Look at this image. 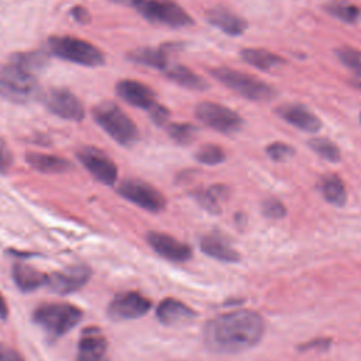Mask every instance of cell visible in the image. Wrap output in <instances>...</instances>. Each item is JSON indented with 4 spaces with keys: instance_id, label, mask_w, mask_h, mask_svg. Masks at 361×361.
Instances as JSON below:
<instances>
[{
    "instance_id": "ac0fdd59",
    "label": "cell",
    "mask_w": 361,
    "mask_h": 361,
    "mask_svg": "<svg viewBox=\"0 0 361 361\" xmlns=\"http://www.w3.org/2000/svg\"><path fill=\"white\" fill-rule=\"evenodd\" d=\"M176 44H165L161 47L137 48L128 54V59L134 63L165 71L169 65V54L175 51Z\"/></svg>"
},
{
    "instance_id": "f35d334b",
    "label": "cell",
    "mask_w": 361,
    "mask_h": 361,
    "mask_svg": "<svg viewBox=\"0 0 361 361\" xmlns=\"http://www.w3.org/2000/svg\"><path fill=\"white\" fill-rule=\"evenodd\" d=\"M331 344V340L330 338H314L312 341H307L305 344H300L298 348L300 351H307V350H312V348H320V350H326L329 348V345Z\"/></svg>"
},
{
    "instance_id": "d6a6232c",
    "label": "cell",
    "mask_w": 361,
    "mask_h": 361,
    "mask_svg": "<svg viewBox=\"0 0 361 361\" xmlns=\"http://www.w3.org/2000/svg\"><path fill=\"white\" fill-rule=\"evenodd\" d=\"M336 55L343 65H345L348 69H351L357 75H361V51L360 49L344 45L336 49Z\"/></svg>"
},
{
    "instance_id": "e0dca14e",
    "label": "cell",
    "mask_w": 361,
    "mask_h": 361,
    "mask_svg": "<svg viewBox=\"0 0 361 361\" xmlns=\"http://www.w3.org/2000/svg\"><path fill=\"white\" fill-rule=\"evenodd\" d=\"M76 361H109L107 341L96 327L83 331L78 344Z\"/></svg>"
},
{
    "instance_id": "4fadbf2b",
    "label": "cell",
    "mask_w": 361,
    "mask_h": 361,
    "mask_svg": "<svg viewBox=\"0 0 361 361\" xmlns=\"http://www.w3.org/2000/svg\"><path fill=\"white\" fill-rule=\"evenodd\" d=\"M90 278V269L85 265H72L65 269L47 275V283L51 290L66 295L79 290Z\"/></svg>"
},
{
    "instance_id": "ffe728a7",
    "label": "cell",
    "mask_w": 361,
    "mask_h": 361,
    "mask_svg": "<svg viewBox=\"0 0 361 361\" xmlns=\"http://www.w3.org/2000/svg\"><path fill=\"white\" fill-rule=\"evenodd\" d=\"M206 20L228 35H241L248 27L247 21L243 17L221 6H216L207 10Z\"/></svg>"
},
{
    "instance_id": "1f68e13d",
    "label": "cell",
    "mask_w": 361,
    "mask_h": 361,
    "mask_svg": "<svg viewBox=\"0 0 361 361\" xmlns=\"http://www.w3.org/2000/svg\"><path fill=\"white\" fill-rule=\"evenodd\" d=\"M10 61L34 73L35 69L44 66V63L47 61V56L42 52H38V51H35V52L34 51L32 52H24V54L20 52V54H14L10 58Z\"/></svg>"
},
{
    "instance_id": "f1b7e54d",
    "label": "cell",
    "mask_w": 361,
    "mask_h": 361,
    "mask_svg": "<svg viewBox=\"0 0 361 361\" xmlns=\"http://www.w3.org/2000/svg\"><path fill=\"white\" fill-rule=\"evenodd\" d=\"M168 135L179 145H188L196 138L199 128L190 123H171L166 126Z\"/></svg>"
},
{
    "instance_id": "9c48e42d",
    "label": "cell",
    "mask_w": 361,
    "mask_h": 361,
    "mask_svg": "<svg viewBox=\"0 0 361 361\" xmlns=\"http://www.w3.org/2000/svg\"><path fill=\"white\" fill-rule=\"evenodd\" d=\"M195 116L207 127L223 134L235 133L243 126V118L240 114L214 102H202L196 104Z\"/></svg>"
},
{
    "instance_id": "60d3db41",
    "label": "cell",
    "mask_w": 361,
    "mask_h": 361,
    "mask_svg": "<svg viewBox=\"0 0 361 361\" xmlns=\"http://www.w3.org/2000/svg\"><path fill=\"white\" fill-rule=\"evenodd\" d=\"M7 314H8V307H7V303H6L4 298L0 293V319H6Z\"/></svg>"
},
{
    "instance_id": "7c38bea8",
    "label": "cell",
    "mask_w": 361,
    "mask_h": 361,
    "mask_svg": "<svg viewBox=\"0 0 361 361\" xmlns=\"http://www.w3.org/2000/svg\"><path fill=\"white\" fill-rule=\"evenodd\" d=\"M151 309V300L138 292L116 295L107 306V314L113 320H131L144 316Z\"/></svg>"
},
{
    "instance_id": "7a4b0ae2",
    "label": "cell",
    "mask_w": 361,
    "mask_h": 361,
    "mask_svg": "<svg viewBox=\"0 0 361 361\" xmlns=\"http://www.w3.org/2000/svg\"><path fill=\"white\" fill-rule=\"evenodd\" d=\"M92 117L102 130L123 147H131L140 138L135 123L114 102L104 100L97 103L92 109Z\"/></svg>"
},
{
    "instance_id": "d4e9b609",
    "label": "cell",
    "mask_w": 361,
    "mask_h": 361,
    "mask_svg": "<svg viewBox=\"0 0 361 361\" xmlns=\"http://www.w3.org/2000/svg\"><path fill=\"white\" fill-rule=\"evenodd\" d=\"M319 190L324 200L334 206H344L347 200V190L343 179L337 173L323 175L319 180Z\"/></svg>"
},
{
    "instance_id": "cb8c5ba5",
    "label": "cell",
    "mask_w": 361,
    "mask_h": 361,
    "mask_svg": "<svg viewBox=\"0 0 361 361\" xmlns=\"http://www.w3.org/2000/svg\"><path fill=\"white\" fill-rule=\"evenodd\" d=\"M165 75L169 80L175 82L179 86L188 87V89L204 90L209 87L207 82L202 76H199L192 69H189L188 66H183L180 63L168 65V68L165 69Z\"/></svg>"
},
{
    "instance_id": "d6986e66",
    "label": "cell",
    "mask_w": 361,
    "mask_h": 361,
    "mask_svg": "<svg viewBox=\"0 0 361 361\" xmlns=\"http://www.w3.org/2000/svg\"><path fill=\"white\" fill-rule=\"evenodd\" d=\"M157 317L162 324L176 326L192 322L196 317V312L178 299L166 298L158 305Z\"/></svg>"
},
{
    "instance_id": "52a82bcc",
    "label": "cell",
    "mask_w": 361,
    "mask_h": 361,
    "mask_svg": "<svg viewBox=\"0 0 361 361\" xmlns=\"http://www.w3.org/2000/svg\"><path fill=\"white\" fill-rule=\"evenodd\" d=\"M145 20L171 28L193 24V18L173 0H131L130 3Z\"/></svg>"
},
{
    "instance_id": "74e56055",
    "label": "cell",
    "mask_w": 361,
    "mask_h": 361,
    "mask_svg": "<svg viewBox=\"0 0 361 361\" xmlns=\"http://www.w3.org/2000/svg\"><path fill=\"white\" fill-rule=\"evenodd\" d=\"M0 361H24V358L16 348L0 341Z\"/></svg>"
},
{
    "instance_id": "484cf974",
    "label": "cell",
    "mask_w": 361,
    "mask_h": 361,
    "mask_svg": "<svg viewBox=\"0 0 361 361\" xmlns=\"http://www.w3.org/2000/svg\"><path fill=\"white\" fill-rule=\"evenodd\" d=\"M13 279L23 292H31L47 283V275L25 264H14Z\"/></svg>"
},
{
    "instance_id": "f546056e",
    "label": "cell",
    "mask_w": 361,
    "mask_h": 361,
    "mask_svg": "<svg viewBox=\"0 0 361 361\" xmlns=\"http://www.w3.org/2000/svg\"><path fill=\"white\" fill-rule=\"evenodd\" d=\"M307 145L323 159L330 161V162H338L341 159V152L340 148L336 145V142H333L329 138L324 137H319V138H312L309 140Z\"/></svg>"
},
{
    "instance_id": "e575fe53",
    "label": "cell",
    "mask_w": 361,
    "mask_h": 361,
    "mask_svg": "<svg viewBox=\"0 0 361 361\" xmlns=\"http://www.w3.org/2000/svg\"><path fill=\"white\" fill-rule=\"evenodd\" d=\"M261 210L262 214L268 219H282L286 214V207L283 206V203L276 199V197H268L261 203Z\"/></svg>"
},
{
    "instance_id": "3957f363",
    "label": "cell",
    "mask_w": 361,
    "mask_h": 361,
    "mask_svg": "<svg viewBox=\"0 0 361 361\" xmlns=\"http://www.w3.org/2000/svg\"><path fill=\"white\" fill-rule=\"evenodd\" d=\"M47 47L52 55L82 66H100L106 59L100 48L72 35H52Z\"/></svg>"
},
{
    "instance_id": "9a60e30c",
    "label": "cell",
    "mask_w": 361,
    "mask_h": 361,
    "mask_svg": "<svg viewBox=\"0 0 361 361\" xmlns=\"http://www.w3.org/2000/svg\"><path fill=\"white\" fill-rule=\"evenodd\" d=\"M147 241L151 245V248L161 257L169 259V261H188L192 257V248L176 240L175 237L159 233V231H149L147 234Z\"/></svg>"
},
{
    "instance_id": "277c9868",
    "label": "cell",
    "mask_w": 361,
    "mask_h": 361,
    "mask_svg": "<svg viewBox=\"0 0 361 361\" xmlns=\"http://www.w3.org/2000/svg\"><path fill=\"white\" fill-rule=\"evenodd\" d=\"M209 73L226 87L250 100L265 102L274 99L276 94V90L269 83L233 68L217 66L212 68Z\"/></svg>"
},
{
    "instance_id": "30bf717a",
    "label": "cell",
    "mask_w": 361,
    "mask_h": 361,
    "mask_svg": "<svg viewBox=\"0 0 361 361\" xmlns=\"http://www.w3.org/2000/svg\"><path fill=\"white\" fill-rule=\"evenodd\" d=\"M41 102L48 111L63 120L82 121L85 118L82 102L65 87H49L41 94Z\"/></svg>"
},
{
    "instance_id": "8992f818",
    "label": "cell",
    "mask_w": 361,
    "mask_h": 361,
    "mask_svg": "<svg viewBox=\"0 0 361 361\" xmlns=\"http://www.w3.org/2000/svg\"><path fill=\"white\" fill-rule=\"evenodd\" d=\"M38 94V80L35 75L14 62L0 63V97L27 103Z\"/></svg>"
},
{
    "instance_id": "8d00e7d4",
    "label": "cell",
    "mask_w": 361,
    "mask_h": 361,
    "mask_svg": "<svg viewBox=\"0 0 361 361\" xmlns=\"http://www.w3.org/2000/svg\"><path fill=\"white\" fill-rule=\"evenodd\" d=\"M169 110L165 107V106H162V104H155L151 110H149V116H151V120L157 124V126H164L166 121H168V118H169Z\"/></svg>"
},
{
    "instance_id": "7bdbcfd3",
    "label": "cell",
    "mask_w": 361,
    "mask_h": 361,
    "mask_svg": "<svg viewBox=\"0 0 361 361\" xmlns=\"http://www.w3.org/2000/svg\"><path fill=\"white\" fill-rule=\"evenodd\" d=\"M117 1H118V0H117Z\"/></svg>"
},
{
    "instance_id": "83f0119b",
    "label": "cell",
    "mask_w": 361,
    "mask_h": 361,
    "mask_svg": "<svg viewBox=\"0 0 361 361\" xmlns=\"http://www.w3.org/2000/svg\"><path fill=\"white\" fill-rule=\"evenodd\" d=\"M326 11L333 17L344 21V23H355L360 17V8L355 4L343 0H334L324 6Z\"/></svg>"
},
{
    "instance_id": "4316f807",
    "label": "cell",
    "mask_w": 361,
    "mask_h": 361,
    "mask_svg": "<svg viewBox=\"0 0 361 361\" xmlns=\"http://www.w3.org/2000/svg\"><path fill=\"white\" fill-rule=\"evenodd\" d=\"M193 195L203 209H206L210 213H220L221 203L228 196V188L226 185L214 183L206 189L196 190Z\"/></svg>"
},
{
    "instance_id": "6da1fadb",
    "label": "cell",
    "mask_w": 361,
    "mask_h": 361,
    "mask_svg": "<svg viewBox=\"0 0 361 361\" xmlns=\"http://www.w3.org/2000/svg\"><path fill=\"white\" fill-rule=\"evenodd\" d=\"M264 329L259 313L240 309L210 319L203 327V343L213 353L235 354L258 344Z\"/></svg>"
},
{
    "instance_id": "8fae6325",
    "label": "cell",
    "mask_w": 361,
    "mask_h": 361,
    "mask_svg": "<svg viewBox=\"0 0 361 361\" xmlns=\"http://www.w3.org/2000/svg\"><path fill=\"white\" fill-rule=\"evenodd\" d=\"M76 157L79 162L83 165V168L94 179L107 186H113L116 183L118 175L117 165L104 151L92 145H86L79 148Z\"/></svg>"
},
{
    "instance_id": "d590c367",
    "label": "cell",
    "mask_w": 361,
    "mask_h": 361,
    "mask_svg": "<svg viewBox=\"0 0 361 361\" xmlns=\"http://www.w3.org/2000/svg\"><path fill=\"white\" fill-rule=\"evenodd\" d=\"M13 166V152L3 137H0V173H7Z\"/></svg>"
},
{
    "instance_id": "ba28073f",
    "label": "cell",
    "mask_w": 361,
    "mask_h": 361,
    "mask_svg": "<svg viewBox=\"0 0 361 361\" xmlns=\"http://www.w3.org/2000/svg\"><path fill=\"white\" fill-rule=\"evenodd\" d=\"M117 192L126 200L137 204L138 207H141L147 212L158 213V212H162L166 206L165 196L157 188H154L151 183L144 182L141 179L123 180L118 185Z\"/></svg>"
},
{
    "instance_id": "4dcf8cb0",
    "label": "cell",
    "mask_w": 361,
    "mask_h": 361,
    "mask_svg": "<svg viewBox=\"0 0 361 361\" xmlns=\"http://www.w3.org/2000/svg\"><path fill=\"white\" fill-rule=\"evenodd\" d=\"M195 158L203 165H219L226 159V152L216 144H206L197 149Z\"/></svg>"
},
{
    "instance_id": "ab89813d",
    "label": "cell",
    "mask_w": 361,
    "mask_h": 361,
    "mask_svg": "<svg viewBox=\"0 0 361 361\" xmlns=\"http://www.w3.org/2000/svg\"><path fill=\"white\" fill-rule=\"evenodd\" d=\"M71 16L79 24H86V23L90 21V13L85 7H82V6H75L71 10Z\"/></svg>"
},
{
    "instance_id": "5b68a950",
    "label": "cell",
    "mask_w": 361,
    "mask_h": 361,
    "mask_svg": "<svg viewBox=\"0 0 361 361\" xmlns=\"http://www.w3.org/2000/svg\"><path fill=\"white\" fill-rule=\"evenodd\" d=\"M32 320L49 337L58 338L82 320V310L71 303H42L34 310Z\"/></svg>"
},
{
    "instance_id": "b9f144b4",
    "label": "cell",
    "mask_w": 361,
    "mask_h": 361,
    "mask_svg": "<svg viewBox=\"0 0 361 361\" xmlns=\"http://www.w3.org/2000/svg\"><path fill=\"white\" fill-rule=\"evenodd\" d=\"M360 121H361V113H360Z\"/></svg>"
},
{
    "instance_id": "2e32d148",
    "label": "cell",
    "mask_w": 361,
    "mask_h": 361,
    "mask_svg": "<svg viewBox=\"0 0 361 361\" xmlns=\"http://www.w3.org/2000/svg\"><path fill=\"white\" fill-rule=\"evenodd\" d=\"M276 114L302 131L316 133L322 127L320 118L302 104H282L276 109Z\"/></svg>"
},
{
    "instance_id": "603a6c76",
    "label": "cell",
    "mask_w": 361,
    "mask_h": 361,
    "mask_svg": "<svg viewBox=\"0 0 361 361\" xmlns=\"http://www.w3.org/2000/svg\"><path fill=\"white\" fill-rule=\"evenodd\" d=\"M243 61L259 71H272L285 65V59L268 49L261 48H244L240 52Z\"/></svg>"
},
{
    "instance_id": "5bb4252c",
    "label": "cell",
    "mask_w": 361,
    "mask_h": 361,
    "mask_svg": "<svg viewBox=\"0 0 361 361\" xmlns=\"http://www.w3.org/2000/svg\"><path fill=\"white\" fill-rule=\"evenodd\" d=\"M116 93L126 103H128L137 109L149 111L157 104L155 92L145 83L134 80V79H123V80L117 82Z\"/></svg>"
},
{
    "instance_id": "44dd1931",
    "label": "cell",
    "mask_w": 361,
    "mask_h": 361,
    "mask_svg": "<svg viewBox=\"0 0 361 361\" xmlns=\"http://www.w3.org/2000/svg\"><path fill=\"white\" fill-rule=\"evenodd\" d=\"M199 244L200 250L214 259L224 262H237L240 259V254L221 235L207 234L200 238Z\"/></svg>"
},
{
    "instance_id": "836d02e7",
    "label": "cell",
    "mask_w": 361,
    "mask_h": 361,
    "mask_svg": "<svg viewBox=\"0 0 361 361\" xmlns=\"http://www.w3.org/2000/svg\"><path fill=\"white\" fill-rule=\"evenodd\" d=\"M265 152L272 161L282 162V161H286L288 158H290L295 154V149L289 144H285L282 141H275V142H271L269 145H267Z\"/></svg>"
},
{
    "instance_id": "7402d4cb",
    "label": "cell",
    "mask_w": 361,
    "mask_h": 361,
    "mask_svg": "<svg viewBox=\"0 0 361 361\" xmlns=\"http://www.w3.org/2000/svg\"><path fill=\"white\" fill-rule=\"evenodd\" d=\"M27 164L42 173H62L72 168V164L58 155L41 154V152H28L25 155Z\"/></svg>"
}]
</instances>
